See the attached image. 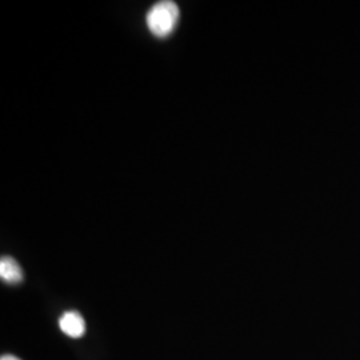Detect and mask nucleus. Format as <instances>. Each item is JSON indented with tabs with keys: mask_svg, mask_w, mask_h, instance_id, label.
Instances as JSON below:
<instances>
[{
	"mask_svg": "<svg viewBox=\"0 0 360 360\" xmlns=\"http://www.w3.org/2000/svg\"><path fill=\"white\" fill-rule=\"evenodd\" d=\"M179 22V7L171 0L158 1L147 13L146 23L151 34L158 38H167Z\"/></svg>",
	"mask_w": 360,
	"mask_h": 360,
	"instance_id": "obj_1",
	"label": "nucleus"
},
{
	"mask_svg": "<svg viewBox=\"0 0 360 360\" xmlns=\"http://www.w3.org/2000/svg\"><path fill=\"white\" fill-rule=\"evenodd\" d=\"M59 327L62 333L70 338H80L86 331V323L83 316L75 311L65 312L59 321Z\"/></svg>",
	"mask_w": 360,
	"mask_h": 360,
	"instance_id": "obj_2",
	"label": "nucleus"
},
{
	"mask_svg": "<svg viewBox=\"0 0 360 360\" xmlns=\"http://www.w3.org/2000/svg\"><path fill=\"white\" fill-rule=\"evenodd\" d=\"M0 276L7 283H20L23 281V271L15 259L3 257L0 260Z\"/></svg>",
	"mask_w": 360,
	"mask_h": 360,
	"instance_id": "obj_3",
	"label": "nucleus"
},
{
	"mask_svg": "<svg viewBox=\"0 0 360 360\" xmlns=\"http://www.w3.org/2000/svg\"><path fill=\"white\" fill-rule=\"evenodd\" d=\"M1 360H20L19 358H16V356H13V355H4V356H1Z\"/></svg>",
	"mask_w": 360,
	"mask_h": 360,
	"instance_id": "obj_4",
	"label": "nucleus"
}]
</instances>
